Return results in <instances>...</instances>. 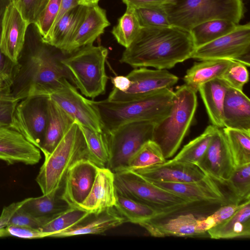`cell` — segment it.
Returning <instances> with one entry per match:
<instances>
[{"mask_svg": "<svg viewBox=\"0 0 250 250\" xmlns=\"http://www.w3.org/2000/svg\"><path fill=\"white\" fill-rule=\"evenodd\" d=\"M100 0H83V4L88 5L93 4H98Z\"/></svg>", "mask_w": 250, "mask_h": 250, "instance_id": "f5cc1de1", "label": "cell"}, {"mask_svg": "<svg viewBox=\"0 0 250 250\" xmlns=\"http://www.w3.org/2000/svg\"><path fill=\"white\" fill-rule=\"evenodd\" d=\"M47 112L46 131L40 148L44 158L52 152L76 121L48 97Z\"/></svg>", "mask_w": 250, "mask_h": 250, "instance_id": "d4e9b609", "label": "cell"}, {"mask_svg": "<svg viewBox=\"0 0 250 250\" xmlns=\"http://www.w3.org/2000/svg\"><path fill=\"white\" fill-rule=\"evenodd\" d=\"M223 122L224 127L250 130V100L243 91L228 86Z\"/></svg>", "mask_w": 250, "mask_h": 250, "instance_id": "cb8c5ba5", "label": "cell"}, {"mask_svg": "<svg viewBox=\"0 0 250 250\" xmlns=\"http://www.w3.org/2000/svg\"><path fill=\"white\" fill-rule=\"evenodd\" d=\"M115 202L114 173L107 167H99L90 191L79 208L97 214L114 207Z\"/></svg>", "mask_w": 250, "mask_h": 250, "instance_id": "44dd1931", "label": "cell"}, {"mask_svg": "<svg viewBox=\"0 0 250 250\" xmlns=\"http://www.w3.org/2000/svg\"><path fill=\"white\" fill-rule=\"evenodd\" d=\"M114 184L117 192L150 207L158 212L161 217L194 203L187 198L158 187L131 170L115 172Z\"/></svg>", "mask_w": 250, "mask_h": 250, "instance_id": "ba28073f", "label": "cell"}, {"mask_svg": "<svg viewBox=\"0 0 250 250\" xmlns=\"http://www.w3.org/2000/svg\"><path fill=\"white\" fill-rule=\"evenodd\" d=\"M207 232L211 239H232L250 237V199L229 218L209 229Z\"/></svg>", "mask_w": 250, "mask_h": 250, "instance_id": "83f0119b", "label": "cell"}, {"mask_svg": "<svg viewBox=\"0 0 250 250\" xmlns=\"http://www.w3.org/2000/svg\"><path fill=\"white\" fill-rule=\"evenodd\" d=\"M114 208L127 222L134 224H140L147 220L161 217L159 213L155 209L116 190Z\"/></svg>", "mask_w": 250, "mask_h": 250, "instance_id": "4dcf8cb0", "label": "cell"}, {"mask_svg": "<svg viewBox=\"0 0 250 250\" xmlns=\"http://www.w3.org/2000/svg\"><path fill=\"white\" fill-rule=\"evenodd\" d=\"M28 25L35 24L49 0H10Z\"/></svg>", "mask_w": 250, "mask_h": 250, "instance_id": "7bdbcfd3", "label": "cell"}, {"mask_svg": "<svg viewBox=\"0 0 250 250\" xmlns=\"http://www.w3.org/2000/svg\"><path fill=\"white\" fill-rule=\"evenodd\" d=\"M79 125L85 139L89 160L99 167H107L109 151L106 133L104 131H96L80 124Z\"/></svg>", "mask_w": 250, "mask_h": 250, "instance_id": "d6a6232c", "label": "cell"}, {"mask_svg": "<svg viewBox=\"0 0 250 250\" xmlns=\"http://www.w3.org/2000/svg\"><path fill=\"white\" fill-rule=\"evenodd\" d=\"M40 151L16 130L9 126L0 127V160L8 164L35 165L41 159Z\"/></svg>", "mask_w": 250, "mask_h": 250, "instance_id": "2e32d148", "label": "cell"}, {"mask_svg": "<svg viewBox=\"0 0 250 250\" xmlns=\"http://www.w3.org/2000/svg\"><path fill=\"white\" fill-rule=\"evenodd\" d=\"M113 88L120 91H125L130 85V81L126 76H117L111 78Z\"/></svg>", "mask_w": 250, "mask_h": 250, "instance_id": "816d5d0a", "label": "cell"}, {"mask_svg": "<svg viewBox=\"0 0 250 250\" xmlns=\"http://www.w3.org/2000/svg\"><path fill=\"white\" fill-rule=\"evenodd\" d=\"M250 24H238L231 32L195 48L190 58L199 60L228 59L250 66Z\"/></svg>", "mask_w": 250, "mask_h": 250, "instance_id": "30bf717a", "label": "cell"}, {"mask_svg": "<svg viewBox=\"0 0 250 250\" xmlns=\"http://www.w3.org/2000/svg\"><path fill=\"white\" fill-rule=\"evenodd\" d=\"M195 49L190 31L172 25L144 27L119 61L134 68L167 69L190 59Z\"/></svg>", "mask_w": 250, "mask_h": 250, "instance_id": "6da1fadb", "label": "cell"}, {"mask_svg": "<svg viewBox=\"0 0 250 250\" xmlns=\"http://www.w3.org/2000/svg\"><path fill=\"white\" fill-rule=\"evenodd\" d=\"M236 167L250 163V130L222 128Z\"/></svg>", "mask_w": 250, "mask_h": 250, "instance_id": "e575fe53", "label": "cell"}, {"mask_svg": "<svg viewBox=\"0 0 250 250\" xmlns=\"http://www.w3.org/2000/svg\"><path fill=\"white\" fill-rule=\"evenodd\" d=\"M133 171L148 181L194 182L207 176L196 165L171 160Z\"/></svg>", "mask_w": 250, "mask_h": 250, "instance_id": "ffe728a7", "label": "cell"}, {"mask_svg": "<svg viewBox=\"0 0 250 250\" xmlns=\"http://www.w3.org/2000/svg\"><path fill=\"white\" fill-rule=\"evenodd\" d=\"M196 92L184 84L174 91L168 114L154 127L152 140L167 160L174 155L191 125L197 107Z\"/></svg>", "mask_w": 250, "mask_h": 250, "instance_id": "277c9868", "label": "cell"}, {"mask_svg": "<svg viewBox=\"0 0 250 250\" xmlns=\"http://www.w3.org/2000/svg\"><path fill=\"white\" fill-rule=\"evenodd\" d=\"M61 2V0H49L35 24L42 40L47 36L52 29L60 10Z\"/></svg>", "mask_w": 250, "mask_h": 250, "instance_id": "ee69618b", "label": "cell"}, {"mask_svg": "<svg viewBox=\"0 0 250 250\" xmlns=\"http://www.w3.org/2000/svg\"><path fill=\"white\" fill-rule=\"evenodd\" d=\"M90 214L80 208L71 207L42 225L39 229L44 237H52L81 223Z\"/></svg>", "mask_w": 250, "mask_h": 250, "instance_id": "d590c367", "label": "cell"}, {"mask_svg": "<svg viewBox=\"0 0 250 250\" xmlns=\"http://www.w3.org/2000/svg\"><path fill=\"white\" fill-rule=\"evenodd\" d=\"M108 49L93 44L83 46L61 60L69 78L82 95L94 99L104 94L108 77L105 63Z\"/></svg>", "mask_w": 250, "mask_h": 250, "instance_id": "8992f818", "label": "cell"}, {"mask_svg": "<svg viewBox=\"0 0 250 250\" xmlns=\"http://www.w3.org/2000/svg\"><path fill=\"white\" fill-rule=\"evenodd\" d=\"M93 216L91 219H88V216L81 223L68 229L54 234L52 237L100 234L127 222L126 219L114 207L97 214H93Z\"/></svg>", "mask_w": 250, "mask_h": 250, "instance_id": "484cf974", "label": "cell"}, {"mask_svg": "<svg viewBox=\"0 0 250 250\" xmlns=\"http://www.w3.org/2000/svg\"><path fill=\"white\" fill-rule=\"evenodd\" d=\"M48 97L80 125L94 131H103L104 125L94 101L81 94L69 81Z\"/></svg>", "mask_w": 250, "mask_h": 250, "instance_id": "4fadbf2b", "label": "cell"}, {"mask_svg": "<svg viewBox=\"0 0 250 250\" xmlns=\"http://www.w3.org/2000/svg\"><path fill=\"white\" fill-rule=\"evenodd\" d=\"M141 28L134 8L126 6L125 13L118 19L111 33L120 44L127 48L135 39Z\"/></svg>", "mask_w": 250, "mask_h": 250, "instance_id": "8d00e7d4", "label": "cell"}, {"mask_svg": "<svg viewBox=\"0 0 250 250\" xmlns=\"http://www.w3.org/2000/svg\"><path fill=\"white\" fill-rule=\"evenodd\" d=\"M130 81L125 91L113 88L107 100L112 102H125L137 99L165 88H171L178 81L176 75L166 69L135 68L127 75Z\"/></svg>", "mask_w": 250, "mask_h": 250, "instance_id": "7c38bea8", "label": "cell"}, {"mask_svg": "<svg viewBox=\"0 0 250 250\" xmlns=\"http://www.w3.org/2000/svg\"><path fill=\"white\" fill-rule=\"evenodd\" d=\"M228 85L221 79L216 78L201 85L199 92L211 125L224 127L223 105Z\"/></svg>", "mask_w": 250, "mask_h": 250, "instance_id": "f1b7e54d", "label": "cell"}, {"mask_svg": "<svg viewBox=\"0 0 250 250\" xmlns=\"http://www.w3.org/2000/svg\"><path fill=\"white\" fill-rule=\"evenodd\" d=\"M220 79L229 86L243 91L249 79L247 66L240 62L233 61Z\"/></svg>", "mask_w": 250, "mask_h": 250, "instance_id": "b9f144b4", "label": "cell"}, {"mask_svg": "<svg viewBox=\"0 0 250 250\" xmlns=\"http://www.w3.org/2000/svg\"><path fill=\"white\" fill-rule=\"evenodd\" d=\"M83 158L89 159L87 148L79 124L75 121L40 168L35 180L42 194L59 188L69 168Z\"/></svg>", "mask_w": 250, "mask_h": 250, "instance_id": "52a82bcc", "label": "cell"}, {"mask_svg": "<svg viewBox=\"0 0 250 250\" xmlns=\"http://www.w3.org/2000/svg\"><path fill=\"white\" fill-rule=\"evenodd\" d=\"M47 99L46 96H31L20 100L9 126L21 133L40 150L47 124Z\"/></svg>", "mask_w": 250, "mask_h": 250, "instance_id": "8fae6325", "label": "cell"}, {"mask_svg": "<svg viewBox=\"0 0 250 250\" xmlns=\"http://www.w3.org/2000/svg\"><path fill=\"white\" fill-rule=\"evenodd\" d=\"M9 236L5 228L0 229V237Z\"/></svg>", "mask_w": 250, "mask_h": 250, "instance_id": "db71d44e", "label": "cell"}, {"mask_svg": "<svg viewBox=\"0 0 250 250\" xmlns=\"http://www.w3.org/2000/svg\"><path fill=\"white\" fill-rule=\"evenodd\" d=\"M216 128L212 125L208 126L201 134L186 145L171 160L196 165L204 155Z\"/></svg>", "mask_w": 250, "mask_h": 250, "instance_id": "836d02e7", "label": "cell"}, {"mask_svg": "<svg viewBox=\"0 0 250 250\" xmlns=\"http://www.w3.org/2000/svg\"><path fill=\"white\" fill-rule=\"evenodd\" d=\"M68 79L60 61L39 46L24 57L20 56L13 70L11 92L19 101L31 96L48 97Z\"/></svg>", "mask_w": 250, "mask_h": 250, "instance_id": "7a4b0ae2", "label": "cell"}, {"mask_svg": "<svg viewBox=\"0 0 250 250\" xmlns=\"http://www.w3.org/2000/svg\"><path fill=\"white\" fill-rule=\"evenodd\" d=\"M82 4H83V0H61L60 10L54 24L68 11Z\"/></svg>", "mask_w": 250, "mask_h": 250, "instance_id": "f907efd6", "label": "cell"}, {"mask_svg": "<svg viewBox=\"0 0 250 250\" xmlns=\"http://www.w3.org/2000/svg\"><path fill=\"white\" fill-rule=\"evenodd\" d=\"M241 204H227L221 207L207 217L199 218L198 227L200 231L206 234L208 230L231 216L241 207Z\"/></svg>", "mask_w": 250, "mask_h": 250, "instance_id": "f6af8a7d", "label": "cell"}, {"mask_svg": "<svg viewBox=\"0 0 250 250\" xmlns=\"http://www.w3.org/2000/svg\"><path fill=\"white\" fill-rule=\"evenodd\" d=\"M164 8L171 25L188 31L216 19L239 24L245 12L243 0H174Z\"/></svg>", "mask_w": 250, "mask_h": 250, "instance_id": "5b68a950", "label": "cell"}, {"mask_svg": "<svg viewBox=\"0 0 250 250\" xmlns=\"http://www.w3.org/2000/svg\"><path fill=\"white\" fill-rule=\"evenodd\" d=\"M238 24L227 20L216 19L200 23L190 30L195 48L231 32Z\"/></svg>", "mask_w": 250, "mask_h": 250, "instance_id": "1f68e13d", "label": "cell"}, {"mask_svg": "<svg viewBox=\"0 0 250 250\" xmlns=\"http://www.w3.org/2000/svg\"><path fill=\"white\" fill-rule=\"evenodd\" d=\"M174 0H122L126 6L138 7L143 6H164Z\"/></svg>", "mask_w": 250, "mask_h": 250, "instance_id": "681fc988", "label": "cell"}, {"mask_svg": "<svg viewBox=\"0 0 250 250\" xmlns=\"http://www.w3.org/2000/svg\"><path fill=\"white\" fill-rule=\"evenodd\" d=\"M156 124L151 121L131 122L105 133L109 151L107 167L114 173L125 170L138 150L152 140Z\"/></svg>", "mask_w": 250, "mask_h": 250, "instance_id": "9c48e42d", "label": "cell"}, {"mask_svg": "<svg viewBox=\"0 0 250 250\" xmlns=\"http://www.w3.org/2000/svg\"><path fill=\"white\" fill-rule=\"evenodd\" d=\"M173 96L171 88H165L131 101L112 102L105 99L94 101V103L101 117L103 131L108 133L131 122L158 123L169 113Z\"/></svg>", "mask_w": 250, "mask_h": 250, "instance_id": "3957f363", "label": "cell"}, {"mask_svg": "<svg viewBox=\"0 0 250 250\" xmlns=\"http://www.w3.org/2000/svg\"><path fill=\"white\" fill-rule=\"evenodd\" d=\"M9 235L24 239L44 238L43 234L39 229L29 227L11 225L5 228Z\"/></svg>", "mask_w": 250, "mask_h": 250, "instance_id": "c3c4849f", "label": "cell"}, {"mask_svg": "<svg viewBox=\"0 0 250 250\" xmlns=\"http://www.w3.org/2000/svg\"><path fill=\"white\" fill-rule=\"evenodd\" d=\"M25 199L3 208L0 215V229L11 225L29 227L39 229L42 225L21 208Z\"/></svg>", "mask_w": 250, "mask_h": 250, "instance_id": "ab89813d", "label": "cell"}, {"mask_svg": "<svg viewBox=\"0 0 250 250\" xmlns=\"http://www.w3.org/2000/svg\"><path fill=\"white\" fill-rule=\"evenodd\" d=\"M99 167L89 159L83 158L69 168L62 183V197L71 207L79 208L85 200Z\"/></svg>", "mask_w": 250, "mask_h": 250, "instance_id": "9a60e30c", "label": "cell"}, {"mask_svg": "<svg viewBox=\"0 0 250 250\" xmlns=\"http://www.w3.org/2000/svg\"><path fill=\"white\" fill-rule=\"evenodd\" d=\"M28 26L11 2L6 9L3 20L0 49L1 53L15 64L23 49Z\"/></svg>", "mask_w": 250, "mask_h": 250, "instance_id": "e0dca14e", "label": "cell"}, {"mask_svg": "<svg viewBox=\"0 0 250 250\" xmlns=\"http://www.w3.org/2000/svg\"><path fill=\"white\" fill-rule=\"evenodd\" d=\"M134 9L141 28L171 26L164 6L138 7Z\"/></svg>", "mask_w": 250, "mask_h": 250, "instance_id": "60d3db41", "label": "cell"}, {"mask_svg": "<svg viewBox=\"0 0 250 250\" xmlns=\"http://www.w3.org/2000/svg\"><path fill=\"white\" fill-rule=\"evenodd\" d=\"M234 60H204L195 62L186 72L183 80L185 84L196 92L202 84L220 78Z\"/></svg>", "mask_w": 250, "mask_h": 250, "instance_id": "f546056e", "label": "cell"}, {"mask_svg": "<svg viewBox=\"0 0 250 250\" xmlns=\"http://www.w3.org/2000/svg\"><path fill=\"white\" fill-rule=\"evenodd\" d=\"M19 101L13 96L10 89H0V127L10 126Z\"/></svg>", "mask_w": 250, "mask_h": 250, "instance_id": "bcb514c9", "label": "cell"}, {"mask_svg": "<svg viewBox=\"0 0 250 250\" xmlns=\"http://www.w3.org/2000/svg\"><path fill=\"white\" fill-rule=\"evenodd\" d=\"M86 9L87 5L82 4L66 12L54 24L42 42L62 52L83 19Z\"/></svg>", "mask_w": 250, "mask_h": 250, "instance_id": "4316f807", "label": "cell"}, {"mask_svg": "<svg viewBox=\"0 0 250 250\" xmlns=\"http://www.w3.org/2000/svg\"><path fill=\"white\" fill-rule=\"evenodd\" d=\"M196 166L213 180L225 184L236 167L222 128L217 127L203 157Z\"/></svg>", "mask_w": 250, "mask_h": 250, "instance_id": "5bb4252c", "label": "cell"}, {"mask_svg": "<svg viewBox=\"0 0 250 250\" xmlns=\"http://www.w3.org/2000/svg\"><path fill=\"white\" fill-rule=\"evenodd\" d=\"M11 3L10 0H0V42L4 14L7 6ZM13 67V63L1 53L0 49V83L9 79Z\"/></svg>", "mask_w": 250, "mask_h": 250, "instance_id": "7dc6e473", "label": "cell"}, {"mask_svg": "<svg viewBox=\"0 0 250 250\" xmlns=\"http://www.w3.org/2000/svg\"><path fill=\"white\" fill-rule=\"evenodd\" d=\"M148 181L161 188L187 198L193 203L205 202L219 204L224 203L226 201L224 194L215 181L208 176L194 182Z\"/></svg>", "mask_w": 250, "mask_h": 250, "instance_id": "ac0fdd59", "label": "cell"}, {"mask_svg": "<svg viewBox=\"0 0 250 250\" xmlns=\"http://www.w3.org/2000/svg\"><path fill=\"white\" fill-rule=\"evenodd\" d=\"M231 192L232 203L240 204L250 199V163L236 167L225 184Z\"/></svg>", "mask_w": 250, "mask_h": 250, "instance_id": "74e56055", "label": "cell"}, {"mask_svg": "<svg viewBox=\"0 0 250 250\" xmlns=\"http://www.w3.org/2000/svg\"><path fill=\"white\" fill-rule=\"evenodd\" d=\"M199 218L192 213L181 214L168 220L163 223H158L153 220L140 223L152 236L163 237L178 236L196 237L203 236L198 227Z\"/></svg>", "mask_w": 250, "mask_h": 250, "instance_id": "7402d4cb", "label": "cell"}, {"mask_svg": "<svg viewBox=\"0 0 250 250\" xmlns=\"http://www.w3.org/2000/svg\"><path fill=\"white\" fill-rule=\"evenodd\" d=\"M162 150L153 141L145 143L129 160L125 170L134 171L165 162Z\"/></svg>", "mask_w": 250, "mask_h": 250, "instance_id": "f35d334b", "label": "cell"}, {"mask_svg": "<svg viewBox=\"0 0 250 250\" xmlns=\"http://www.w3.org/2000/svg\"><path fill=\"white\" fill-rule=\"evenodd\" d=\"M110 24L104 9L98 4L87 5L83 19L62 53L71 54L83 46L93 44Z\"/></svg>", "mask_w": 250, "mask_h": 250, "instance_id": "d6986e66", "label": "cell"}, {"mask_svg": "<svg viewBox=\"0 0 250 250\" xmlns=\"http://www.w3.org/2000/svg\"><path fill=\"white\" fill-rule=\"evenodd\" d=\"M62 191V184L48 194L26 198L21 208L42 226L71 208L63 199Z\"/></svg>", "mask_w": 250, "mask_h": 250, "instance_id": "603a6c76", "label": "cell"}]
</instances>
